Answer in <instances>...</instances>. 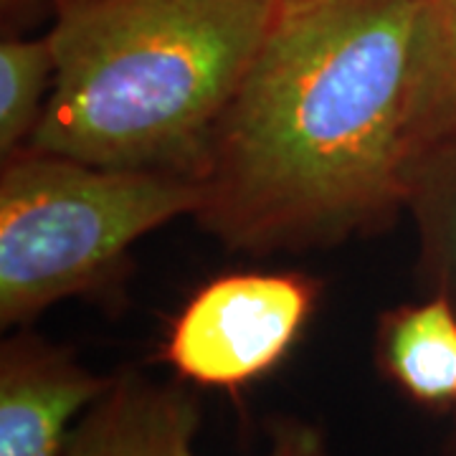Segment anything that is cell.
I'll return each mask as SVG.
<instances>
[{"mask_svg":"<svg viewBox=\"0 0 456 456\" xmlns=\"http://www.w3.org/2000/svg\"><path fill=\"white\" fill-rule=\"evenodd\" d=\"M406 211L419 236L421 277L431 294H444L456 307V125L419 158Z\"/></svg>","mask_w":456,"mask_h":456,"instance_id":"ba28073f","label":"cell"},{"mask_svg":"<svg viewBox=\"0 0 456 456\" xmlns=\"http://www.w3.org/2000/svg\"><path fill=\"white\" fill-rule=\"evenodd\" d=\"M281 3H307V0H281Z\"/></svg>","mask_w":456,"mask_h":456,"instance_id":"7c38bea8","label":"cell"},{"mask_svg":"<svg viewBox=\"0 0 456 456\" xmlns=\"http://www.w3.org/2000/svg\"><path fill=\"white\" fill-rule=\"evenodd\" d=\"M279 0H92L56 16V71L26 147L191 173Z\"/></svg>","mask_w":456,"mask_h":456,"instance_id":"7a4b0ae2","label":"cell"},{"mask_svg":"<svg viewBox=\"0 0 456 456\" xmlns=\"http://www.w3.org/2000/svg\"><path fill=\"white\" fill-rule=\"evenodd\" d=\"M112 378L86 370L77 358L31 332L0 350V456H64L74 421Z\"/></svg>","mask_w":456,"mask_h":456,"instance_id":"8992f818","label":"cell"},{"mask_svg":"<svg viewBox=\"0 0 456 456\" xmlns=\"http://www.w3.org/2000/svg\"><path fill=\"white\" fill-rule=\"evenodd\" d=\"M84 3H92V0H51V5H53V11H56V16L59 13H64V11H71V8H79Z\"/></svg>","mask_w":456,"mask_h":456,"instance_id":"8fae6325","label":"cell"},{"mask_svg":"<svg viewBox=\"0 0 456 456\" xmlns=\"http://www.w3.org/2000/svg\"><path fill=\"white\" fill-rule=\"evenodd\" d=\"M380 373L419 406L456 403V307L444 294L383 314L375 340Z\"/></svg>","mask_w":456,"mask_h":456,"instance_id":"52a82bcc","label":"cell"},{"mask_svg":"<svg viewBox=\"0 0 456 456\" xmlns=\"http://www.w3.org/2000/svg\"><path fill=\"white\" fill-rule=\"evenodd\" d=\"M456 125L426 0L281 3L191 167L193 216L231 251L342 244L406 211Z\"/></svg>","mask_w":456,"mask_h":456,"instance_id":"6da1fadb","label":"cell"},{"mask_svg":"<svg viewBox=\"0 0 456 456\" xmlns=\"http://www.w3.org/2000/svg\"><path fill=\"white\" fill-rule=\"evenodd\" d=\"M426 5L431 13V26L439 46L446 94L456 114V0H426Z\"/></svg>","mask_w":456,"mask_h":456,"instance_id":"30bf717a","label":"cell"},{"mask_svg":"<svg viewBox=\"0 0 456 456\" xmlns=\"http://www.w3.org/2000/svg\"><path fill=\"white\" fill-rule=\"evenodd\" d=\"M56 59L49 36L0 44V150L3 158L31 140L53 84Z\"/></svg>","mask_w":456,"mask_h":456,"instance_id":"9c48e42d","label":"cell"},{"mask_svg":"<svg viewBox=\"0 0 456 456\" xmlns=\"http://www.w3.org/2000/svg\"><path fill=\"white\" fill-rule=\"evenodd\" d=\"M64 456H66V454H64Z\"/></svg>","mask_w":456,"mask_h":456,"instance_id":"4fadbf2b","label":"cell"},{"mask_svg":"<svg viewBox=\"0 0 456 456\" xmlns=\"http://www.w3.org/2000/svg\"><path fill=\"white\" fill-rule=\"evenodd\" d=\"M454 456H456V454H454Z\"/></svg>","mask_w":456,"mask_h":456,"instance_id":"5bb4252c","label":"cell"},{"mask_svg":"<svg viewBox=\"0 0 456 456\" xmlns=\"http://www.w3.org/2000/svg\"><path fill=\"white\" fill-rule=\"evenodd\" d=\"M302 274H228L200 287L167 332L160 358L183 383L239 391L289 355L317 305Z\"/></svg>","mask_w":456,"mask_h":456,"instance_id":"277c9868","label":"cell"},{"mask_svg":"<svg viewBox=\"0 0 456 456\" xmlns=\"http://www.w3.org/2000/svg\"><path fill=\"white\" fill-rule=\"evenodd\" d=\"M196 206L188 173L102 167L18 147L0 173L3 327L97 287L137 239Z\"/></svg>","mask_w":456,"mask_h":456,"instance_id":"3957f363","label":"cell"},{"mask_svg":"<svg viewBox=\"0 0 456 456\" xmlns=\"http://www.w3.org/2000/svg\"><path fill=\"white\" fill-rule=\"evenodd\" d=\"M200 406L183 383L140 373L114 375L110 391L77 421L66 456H198ZM266 456H325L320 431L302 421H277Z\"/></svg>","mask_w":456,"mask_h":456,"instance_id":"5b68a950","label":"cell"}]
</instances>
